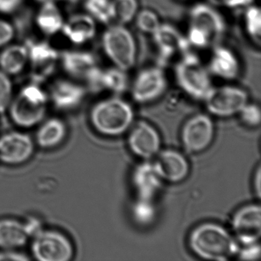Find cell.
Segmentation results:
<instances>
[{
	"label": "cell",
	"mask_w": 261,
	"mask_h": 261,
	"mask_svg": "<svg viewBox=\"0 0 261 261\" xmlns=\"http://www.w3.org/2000/svg\"><path fill=\"white\" fill-rule=\"evenodd\" d=\"M61 33L71 43L85 45L95 37L97 24L88 13L76 14L65 20Z\"/></svg>",
	"instance_id": "obj_19"
},
{
	"label": "cell",
	"mask_w": 261,
	"mask_h": 261,
	"mask_svg": "<svg viewBox=\"0 0 261 261\" xmlns=\"http://www.w3.org/2000/svg\"><path fill=\"white\" fill-rule=\"evenodd\" d=\"M59 62L68 75L83 80L97 67L94 55L85 51H63L60 54Z\"/></svg>",
	"instance_id": "obj_20"
},
{
	"label": "cell",
	"mask_w": 261,
	"mask_h": 261,
	"mask_svg": "<svg viewBox=\"0 0 261 261\" xmlns=\"http://www.w3.org/2000/svg\"><path fill=\"white\" fill-rule=\"evenodd\" d=\"M34 150V141L28 134L12 131L0 137V163L22 164L31 158Z\"/></svg>",
	"instance_id": "obj_12"
},
{
	"label": "cell",
	"mask_w": 261,
	"mask_h": 261,
	"mask_svg": "<svg viewBox=\"0 0 261 261\" xmlns=\"http://www.w3.org/2000/svg\"><path fill=\"white\" fill-rule=\"evenodd\" d=\"M215 137V125L206 114H198L186 121L181 129V140L189 153H199L207 149Z\"/></svg>",
	"instance_id": "obj_9"
},
{
	"label": "cell",
	"mask_w": 261,
	"mask_h": 261,
	"mask_svg": "<svg viewBox=\"0 0 261 261\" xmlns=\"http://www.w3.org/2000/svg\"><path fill=\"white\" fill-rule=\"evenodd\" d=\"M28 49L25 45H10L0 53V70L7 75L21 74L28 65Z\"/></svg>",
	"instance_id": "obj_24"
},
{
	"label": "cell",
	"mask_w": 261,
	"mask_h": 261,
	"mask_svg": "<svg viewBox=\"0 0 261 261\" xmlns=\"http://www.w3.org/2000/svg\"><path fill=\"white\" fill-rule=\"evenodd\" d=\"M32 239V254L37 260L69 261L74 256L72 242L62 232L42 229Z\"/></svg>",
	"instance_id": "obj_6"
},
{
	"label": "cell",
	"mask_w": 261,
	"mask_h": 261,
	"mask_svg": "<svg viewBox=\"0 0 261 261\" xmlns=\"http://www.w3.org/2000/svg\"><path fill=\"white\" fill-rule=\"evenodd\" d=\"M85 88L68 79H59L51 85L48 93V100L56 109L71 111L77 108L85 98Z\"/></svg>",
	"instance_id": "obj_16"
},
{
	"label": "cell",
	"mask_w": 261,
	"mask_h": 261,
	"mask_svg": "<svg viewBox=\"0 0 261 261\" xmlns=\"http://www.w3.org/2000/svg\"><path fill=\"white\" fill-rule=\"evenodd\" d=\"M128 146L139 158L149 160L155 158L161 149V137L150 123L140 121L131 126L128 136Z\"/></svg>",
	"instance_id": "obj_13"
},
{
	"label": "cell",
	"mask_w": 261,
	"mask_h": 261,
	"mask_svg": "<svg viewBox=\"0 0 261 261\" xmlns=\"http://www.w3.org/2000/svg\"><path fill=\"white\" fill-rule=\"evenodd\" d=\"M56 2L57 1H65V2L68 3V4H76L79 3L85 2V0H55Z\"/></svg>",
	"instance_id": "obj_41"
},
{
	"label": "cell",
	"mask_w": 261,
	"mask_h": 261,
	"mask_svg": "<svg viewBox=\"0 0 261 261\" xmlns=\"http://www.w3.org/2000/svg\"><path fill=\"white\" fill-rule=\"evenodd\" d=\"M189 21L190 25L205 32L212 41L222 36L225 31L224 18L208 4H198L194 6L189 13Z\"/></svg>",
	"instance_id": "obj_17"
},
{
	"label": "cell",
	"mask_w": 261,
	"mask_h": 261,
	"mask_svg": "<svg viewBox=\"0 0 261 261\" xmlns=\"http://www.w3.org/2000/svg\"><path fill=\"white\" fill-rule=\"evenodd\" d=\"M167 88L164 71L159 67L142 70L133 84L132 97L139 103L155 101L162 97Z\"/></svg>",
	"instance_id": "obj_11"
},
{
	"label": "cell",
	"mask_w": 261,
	"mask_h": 261,
	"mask_svg": "<svg viewBox=\"0 0 261 261\" xmlns=\"http://www.w3.org/2000/svg\"><path fill=\"white\" fill-rule=\"evenodd\" d=\"M24 0H0V14L15 13L23 4Z\"/></svg>",
	"instance_id": "obj_38"
},
{
	"label": "cell",
	"mask_w": 261,
	"mask_h": 261,
	"mask_svg": "<svg viewBox=\"0 0 261 261\" xmlns=\"http://www.w3.org/2000/svg\"><path fill=\"white\" fill-rule=\"evenodd\" d=\"M155 207L152 201L138 199L133 208L134 219L140 224H149L155 218Z\"/></svg>",
	"instance_id": "obj_31"
},
{
	"label": "cell",
	"mask_w": 261,
	"mask_h": 261,
	"mask_svg": "<svg viewBox=\"0 0 261 261\" xmlns=\"http://www.w3.org/2000/svg\"><path fill=\"white\" fill-rule=\"evenodd\" d=\"M189 246L195 256L216 261L229 260L237 256L241 247L225 227L215 223L195 227L189 234Z\"/></svg>",
	"instance_id": "obj_1"
},
{
	"label": "cell",
	"mask_w": 261,
	"mask_h": 261,
	"mask_svg": "<svg viewBox=\"0 0 261 261\" xmlns=\"http://www.w3.org/2000/svg\"><path fill=\"white\" fill-rule=\"evenodd\" d=\"M207 1L216 7L229 9L248 7L253 3V0H207Z\"/></svg>",
	"instance_id": "obj_37"
},
{
	"label": "cell",
	"mask_w": 261,
	"mask_h": 261,
	"mask_svg": "<svg viewBox=\"0 0 261 261\" xmlns=\"http://www.w3.org/2000/svg\"><path fill=\"white\" fill-rule=\"evenodd\" d=\"M113 19L117 24L124 25L135 19L138 13L137 0H112Z\"/></svg>",
	"instance_id": "obj_27"
},
{
	"label": "cell",
	"mask_w": 261,
	"mask_h": 261,
	"mask_svg": "<svg viewBox=\"0 0 261 261\" xmlns=\"http://www.w3.org/2000/svg\"><path fill=\"white\" fill-rule=\"evenodd\" d=\"M85 7L96 22L108 24L114 20L112 0H85Z\"/></svg>",
	"instance_id": "obj_28"
},
{
	"label": "cell",
	"mask_w": 261,
	"mask_h": 261,
	"mask_svg": "<svg viewBox=\"0 0 261 261\" xmlns=\"http://www.w3.org/2000/svg\"><path fill=\"white\" fill-rule=\"evenodd\" d=\"M175 79L181 90L196 100H204L212 88L208 71L195 54L187 51L175 67Z\"/></svg>",
	"instance_id": "obj_5"
},
{
	"label": "cell",
	"mask_w": 261,
	"mask_h": 261,
	"mask_svg": "<svg viewBox=\"0 0 261 261\" xmlns=\"http://www.w3.org/2000/svg\"><path fill=\"white\" fill-rule=\"evenodd\" d=\"M15 37V29L8 21L0 19V48L7 46Z\"/></svg>",
	"instance_id": "obj_36"
},
{
	"label": "cell",
	"mask_w": 261,
	"mask_h": 261,
	"mask_svg": "<svg viewBox=\"0 0 261 261\" xmlns=\"http://www.w3.org/2000/svg\"><path fill=\"white\" fill-rule=\"evenodd\" d=\"M260 167L258 166L256 169V173L254 175V179H253V189H254L255 195L259 198L260 197Z\"/></svg>",
	"instance_id": "obj_40"
},
{
	"label": "cell",
	"mask_w": 261,
	"mask_h": 261,
	"mask_svg": "<svg viewBox=\"0 0 261 261\" xmlns=\"http://www.w3.org/2000/svg\"><path fill=\"white\" fill-rule=\"evenodd\" d=\"M159 53V62L163 65L178 53L185 54L190 46L186 37L172 25L161 24L152 34Z\"/></svg>",
	"instance_id": "obj_15"
},
{
	"label": "cell",
	"mask_w": 261,
	"mask_h": 261,
	"mask_svg": "<svg viewBox=\"0 0 261 261\" xmlns=\"http://www.w3.org/2000/svg\"><path fill=\"white\" fill-rule=\"evenodd\" d=\"M211 72L224 80H233L239 74L240 64L233 51L224 46L214 49L209 65Z\"/></svg>",
	"instance_id": "obj_22"
},
{
	"label": "cell",
	"mask_w": 261,
	"mask_h": 261,
	"mask_svg": "<svg viewBox=\"0 0 261 261\" xmlns=\"http://www.w3.org/2000/svg\"><path fill=\"white\" fill-rule=\"evenodd\" d=\"M66 134V125L63 120L57 117L48 119L36 132V144L42 149H53L64 141Z\"/></svg>",
	"instance_id": "obj_25"
},
{
	"label": "cell",
	"mask_w": 261,
	"mask_h": 261,
	"mask_svg": "<svg viewBox=\"0 0 261 261\" xmlns=\"http://www.w3.org/2000/svg\"><path fill=\"white\" fill-rule=\"evenodd\" d=\"M137 28L146 34L152 35L161 25L158 16L152 10L138 12L135 17Z\"/></svg>",
	"instance_id": "obj_30"
},
{
	"label": "cell",
	"mask_w": 261,
	"mask_h": 261,
	"mask_svg": "<svg viewBox=\"0 0 261 261\" xmlns=\"http://www.w3.org/2000/svg\"><path fill=\"white\" fill-rule=\"evenodd\" d=\"M237 256L241 260H258L260 258V246L258 242L248 245H243V247H240Z\"/></svg>",
	"instance_id": "obj_35"
},
{
	"label": "cell",
	"mask_w": 261,
	"mask_h": 261,
	"mask_svg": "<svg viewBox=\"0 0 261 261\" xmlns=\"http://www.w3.org/2000/svg\"><path fill=\"white\" fill-rule=\"evenodd\" d=\"M244 25L250 39L256 45H260L261 13L259 7L248 6L244 13Z\"/></svg>",
	"instance_id": "obj_29"
},
{
	"label": "cell",
	"mask_w": 261,
	"mask_h": 261,
	"mask_svg": "<svg viewBox=\"0 0 261 261\" xmlns=\"http://www.w3.org/2000/svg\"><path fill=\"white\" fill-rule=\"evenodd\" d=\"M132 181L138 199L152 201L160 191L163 181L157 173L153 163L146 160L134 169Z\"/></svg>",
	"instance_id": "obj_18"
},
{
	"label": "cell",
	"mask_w": 261,
	"mask_h": 261,
	"mask_svg": "<svg viewBox=\"0 0 261 261\" xmlns=\"http://www.w3.org/2000/svg\"><path fill=\"white\" fill-rule=\"evenodd\" d=\"M30 258L16 250H0V261H27Z\"/></svg>",
	"instance_id": "obj_39"
},
{
	"label": "cell",
	"mask_w": 261,
	"mask_h": 261,
	"mask_svg": "<svg viewBox=\"0 0 261 261\" xmlns=\"http://www.w3.org/2000/svg\"><path fill=\"white\" fill-rule=\"evenodd\" d=\"M153 166L163 181L179 183L189 174L190 166L186 157L174 149L160 151L155 157Z\"/></svg>",
	"instance_id": "obj_14"
},
{
	"label": "cell",
	"mask_w": 261,
	"mask_h": 261,
	"mask_svg": "<svg viewBox=\"0 0 261 261\" xmlns=\"http://www.w3.org/2000/svg\"><path fill=\"white\" fill-rule=\"evenodd\" d=\"M31 238L25 222L14 218L0 219V250H17Z\"/></svg>",
	"instance_id": "obj_21"
},
{
	"label": "cell",
	"mask_w": 261,
	"mask_h": 261,
	"mask_svg": "<svg viewBox=\"0 0 261 261\" xmlns=\"http://www.w3.org/2000/svg\"><path fill=\"white\" fill-rule=\"evenodd\" d=\"M207 111L218 117H230L239 114L248 103V94L234 86L212 88L204 97Z\"/></svg>",
	"instance_id": "obj_7"
},
{
	"label": "cell",
	"mask_w": 261,
	"mask_h": 261,
	"mask_svg": "<svg viewBox=\"0 0 261 261\" xmlns=\"http://www.w3.org/2000/svg\"><path fill=\"white\" fill-rule=\"evenodd\" d=\"M48 101V94L40 85L32 82L12 99L8 108L10 118L19 127H34L45 119Z\"/></svg>",
	"instance_id": "obj_3"
},
{
	"label": "cell",
	"mask_w": 261,
	"mask_h": 261,
	"mask_svg": "<svg viewBox=\"0 0 261 261\" xmlns=\"http://www.w3.org/2000/svg\"><path fill=\"white\" fill-rule=\"evenodd\" d=\"M102 48L114 66L126 71L135 65L137 44L132 33L124 25H111L102 36Z\"/></svg>",
	"instance_id": "obj_4"
},
{
	"label": "cell",
	"mask_w": 261,
	"mask_h": 261,
	"mask_svg": "<svg viewBox=\"0 0 261 261\" xmlns=\"http://www.w3.org/2000/svg\"><path fill=\"white\" fill-rule=\"evenodd\" d=\"M25 45L28 49L32 82L40 85L54 74L60 60V53L44 41H30Z\"/></svg>",
	"instance_id": "obj_8"
},
{
	"label": "cell",
	"mask_w": 261,
	"mask_h": 261,
	"mask_svg": "<svg viewBox=\"0 0 261 261\" xmlns=\"http://www.w3.org/2000/svg\"><path fill=\"white\" fill-rule=\"evenodd\" d=\"M36 16V24L42 34L53 36L61 33L65 19L55 1L41 3Z\"/></svg>",
	"instance_id": "obj_23"
},
{
	"label": "cell",
	"mask_w": 261,
	"mask_h": 261,
	"mask_svg": "<svg viewBox=\"0 0 261 261\" xmlns=\"http://www.w3.org/2000/svg\"><path fill=\"white\" fill-rule=\"evenodd\" d=\"M38 1H39V2L43 3V2H46V1H55V0H38ZM56 2V1H55Z\"/></svg>",
	"instance_id": "obj_42"
},
{
	"label": "cell",
	"mask_w": 261,
	"mask_h": 261,
	"mask_svg": "<svg viewBox=\"0 0 261 261\" xmlns=\"http://www.w3.org/2000/svg\"><path fill=\"white\" fill-rule=\"evenodd\" d=\"M13 97V87L10 76L0 70V114L8 111Z\"/></svg>",
	"instance_id": "obj_32"
},
{
	"label": "cell",
	"mask_w": 261,
	"mask_h": 261,
	"mask_svg": "<svg viewBox=\"0 0 261 261\" xmlns=\"http://www.w3.org/2000/svg\"><path fill=\"white\" fill-rule=\"evenodd\" d=\"M100 86L101 91L108 90L117 94L125 92L128 88L126 71L117 67L102 70Z\"/></svg>",
	"instance_id": "obj_26"
},
{
	"label": "cell",
	"mask_w": 261,
	"mask_h": 261,
	"mask_svg": "<svg viewBox=\"0 0 261 261\" xmlns=\"http://www.w3.org/2000/svg\"><path fill=\"white\" fill-rule=\"evenodd\" d=\"M186 39L189 45L198 48H206L212 42V39L205 32L192 25H189Z\"/></svg>",
	"instance_id": "obj_34"
},
{
	"label": "cell",
	"mask_w": 261,
	"mask_h": 261,
	"mask_svg": "<svg viewBox=\"0 0 261 261\" xmlns=\"http://www.w3.org/2000/svg\"><path fill=\"white\" fill-rule=\"evenodd\" d=\"M134 120L132 107L119 97L105 99L96 103L90 113V121L98 134L115 137L129 130Z\"/></svg>",
	"instance_id": "obj_2"
},
{
	"label": "cell",
	"mask_w": 261,
	"mask_h": 261,
	"mask_svg": "<svg viewBox=\"0 0 261 261\" xmlns=\"http://www.w3.org/2000/svg\"><path fill=\"white\" fill-rule=\"evenodd\" d=\"M238 114L243 123L249 127H257L260 124V109L258 105L247 103Z\"/></svg>",
	"instance_id": "obj_33"
},
{
	"label": "cell",
	"mask_w": 261,
	"mask_h": 261,
	"mask_svg": "<svg viewBox=\"0 0 261 261\" xmlns=\"http://www.w3.org/2000/svg\"><path fill=\"white\" fill-rule=\"evenodd\" d=\"M233 237L240 245L259 242L261 235V210L259 204H247L238 209L231 220Z\"/></svg>",
	"instance_id": "obj_10"
}]
</instances>
